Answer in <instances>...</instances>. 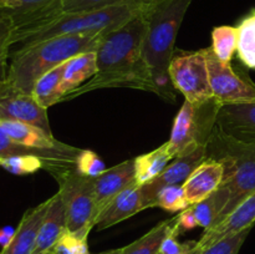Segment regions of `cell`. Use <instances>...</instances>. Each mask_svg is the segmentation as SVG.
Returning a JSON list of instances; mask_svg holds the SVG:
<instances>
[{"label":"cell","mask_w":255,"mask_h":254,"mask_svg":"<svg viewBox=\"0 0 255 254\" xmlns=\"http://www.w3.org/2000/svg\"><path fill=\"white\" fill-rule=\"evenodd\" d=\"M203 50L208 65L213 99L219 105L255 100V84L248 75L236 71L231 62H222L214 55L212 47Z\"/></svg>","instance_id":"9"},{"label":"cell","mask_w":255,"mask_h":254,"mask_svg":"<svg viewBox=\"0 0 255 254\" xmlns=\"http://www.w3.org/2000/svg\"><path fill=\"white\" fill-rule=\"evenodd\" d=\"M0 127L4 129V132L10 138L27 147L41 149H57V151L71 147L70 144L55 138L52 133H49L34 125L16 121H0Z\"/></svg>","instance_id":"21"},{"label":"cell","mask_w":255,"mask_h":254,"mask_svg":"<svg viewBox=\"0 0 255 254\" xmlns=\"http://www.w3.org/2000/svg\"><path fill=\"white\" fill-rule=\"evenodd\" d=\"M105 34L62 35L22 44L12 55L5 84L12 90L31 95L34 85L42 75L76 55L96 51Z\"/></svg>","instance_id":"3"},{"label":"cell","mask_w":255,"mask_h":254,"mask_svg":"<svg viewBox=\"0 0 255 254\" xmlns=\"http://www.w3.org/2000/svg\"><path fill=\"white\" fill-rule=\"evenodd\" d=\"M223 178L224 166L222 162L207 157L183 184L189 203L194 204L211 196L221 187Z\"/></svg>","instance_id":"19"},{"label":"cell","mask_w":255,"mask_h":254,"mask_svg":"<svg viewBox=\"0 0 255 254\" xmlns=\"http://www.w3.org/2000/svg\"><path fill=\"white\" fill-rule=\"evenodd\" d=\"M238 45L237 26L221 25L212 31V50L222 62H231Z\"/></svg>","instance_id":"28"},{"label":"cell","mask_w":255,"mask_h":254,"mask_svg":"<svg viewBox=\"0 0 255 254\" xmlns=\"http://www.w3.org/2000/svg\"><path fill=\"white\" fill-rule=\"evenodd\" d=\"M76 169L87 177H97L106 169L104 161L90 149H81L76 159Z\"/></svg>","instance_id":"35"},{"label":"cell","mask_w":255,"mask_h":254,"mask_svg":"<svg viewBox=\"0 0 255 254\" xmlns=\"http://www.w3.org/2000/svg\"><path fill=\"white\" fill-rule=\"evenodd\" d=\"M251 231L252 228H247L239 233L224 237L212 246L202 249L201 254H239Z\"/></svg>","instance_id":"31"},{"label":"cell","mask_w":255,"mask_h":254,"mask_svg":"<svg viewBox=\"0 0 255 254\" xmlns=\"http://www.w3.org/2000/svg\"><path fill=\"white\" fill-rule=\"evenodd\" d=\"M149 1L151 0H127L102 9L57 15L46 24L29 32L21 42L30 44L62 35L99 34L112 31L143 12Z\"/></svg>","instance_id":"5"},{"label":"cell","mask_w":255,"mask_h":254,"mask_svg":"<svg viewBox=\"0 0 255 254\" xmlns=\"http://www.w3.org/2000/svg\"><path fill=\"white\" fill-rule=\"evenodd\" d=\"M144 11L122 26L104 35L95 51L97 61L96 75L65 95L62 101H69L94 90L111 87H129L156 94L154 82L143 55V42L147 31Z\"/></svg>","instance_id":"1"},{"label":"cell","mask_w":255,"mask_h":254,"mask_svg":"<svg viewBox=\"0 0 255 254\" xmlns=\"http://www.w3.org/2000/svg\"><path fill=\"white\" fill-rule=\"evenodd\" d=\"M0 121H16L34 125L52 133L47 109L42 107L32 95L12 90L0 84Z\"/></svg>","instance_id":"11"},{"label":"cell","mask_w":255,"mask_h":254,"mask_svg":"<svg viewBox=\"0 0 255 254\" xmlns=\"http://www.w3.org/2000/svg\"><path fill=\"white\" fill-rule=\"evenodd\" d=\"M219 106L214 99L201 105L184 101L174 119L167 142L173 158L186 156L199 146H207L216 126Z\"/></svg>","instance_id":"6"},{"label":"cell","mask_w":255,"mask_h":254,"mask_svg":"<svg viewBox=\"0 0 255 254\" xmlns=\"http://www.w3.org/2000/svg\"><path fill=\"white\" fill-rule=\"evenodd\" d=\"M172 159L174 158L169 151L167 142L148 153L134 157L136 183L143 186V184L153 181L167 168Z\"/></svg>","instance_id":"23"},{"label":"cell","mask_w":255,"mask_h":254,"mask_svg":"<svg viewBox=\"0 0 255 254\" xmlns=\"http://www.w3.org/2000/svg\"><path fill=\"white\" fill-rule=\"evenodd\" d=\"M67 231L66 213L61 194L57 191L51 197L50 207L37 233L36 243L32 254H50L60 237Z\"/></svg>","instance_id":"20"},{"label":"cell","mask_w":255,"mask_h":254,"mask_svg":"<svg viewBox=\"0 0 255 254\" xmlns=\"http://www.w3.org/2000/svg\"><path fill=\"white\" fill-rule=\"evenodd\" d=\"M97 254H122V248L110 249V251H105V252H101V253H97Z\"/></svg>","instance_id":"39"},{"label":"cell","mask_w":255,"mask_h":254,"mask_svg":"<svg viewBox=\"0 0 255 254\" xmlns=\"http://www.w3.org/2000/svg\"><path fill=\"white\" fill-rule=\"evenodd\" d=\"M97 72V61L96 52L89 51L82 52L76 55L65 62L64 76H62L61 90L64 96L72 90L77 89L85 81H89L90 79L96 75ZM62 101V100H61Z\"/></svg>","instance_id":"22"},{"label":"cell","mask_w":255,"mask_h":254,"mask_svg":"<svg viewBox=\"0 0 255 254\" xmlns=\"http://www.w3.org/2000/svg\"><path fill=\"white\" fill-rule=\"evenodd\" d=\"M196 227H198V223H197V219L194 217L193 211H192V207L189 206L184 211L179 212L178 216H177L176 223H174V233L179 236V234L186 233L191 229H194Z\"/></svg>","instance_id":"37"},{"label":"cell","mask_w":255,"mask_h":254,"mask_svg":"<svg viewBox=\"0 0 255 254\" xmlns=\"http://www.w3.org/2000/svg\"><path fill=\"white\" fill-rule=\"evenodd\" d=\"M92 182H94L97 213L100 214L115 197L136 183L134 158L127 159L117 166L105 169L101 174L94 177Z\"/></svg>","instance_id":"15"},{"label":"cell","mask_w":255,"mask_h":254,"mask_svg":"<svg viewBox=\"0 0 255 254\" xmlns=\"http://www.w3.org/2000/svg\"><path fill=\"white\" fill-rule=\"evenodd\" d=\"M56 181L64 202L67 231L87 239L99 216L92 177L85 176L75 168Z\"/></svg>","instance_id":"7"},{"label":"cell","mask_w":255,"mask_h":254,"mask_svg":"<svg viewBox=\"0 0 255 254\" xmlns=\"http://www.w3.org/2000/svg\"><path fill=\"white\" fill-rule=\"evenodd\" d=\"M192 206L188 202L183 184H174L162 188L154 199L153 207H159L167 212H182Z\"/></svg>","instance_id":"29"},{"label":"cell","mask_w":255,"mask_h":254,"mask_svg":"<svg viewBox=\"0 0 255 254\" xmlns=\"http://www.w3.org/2000/svg\"><path fill=\"white\" fill-rule=\"evenodd\" d=\"M207 158V146H199L191 153L174 158L157 178L142 186L144 209L153 208L154 199L162 188L174 184H184L192 172Z\"/></svg>","instance_id":"13"},{"label":"cell","mask_w":255,"mask_h":254,"mask_svg":"<svg viewBox=\"0 0 255 254\" xmlns=\"http://www.w3.org/2000/svg\"><path fill=\"white\" fill-rule=\"evenodd\" d=\"M143 193L142 186L134 183L124 192L115 197L106 206V208L99 214L95 228L99 231L110 228L122 221L131 218L138 212L143 211Z\"/></svg>","instance_id":"18"},{"label":"cell","mask_w":255,"mask_h":254,"mask_svg":"<svg viewBox=\"0 0 255 254\" xmlns=\"http://www.w3.org/2000/svg\"><path fill=\"white\" fill-rule=\"evenodd\" d=\"M65 62L55 69L50 70L42 75L32 89V97L45 109L54 106L55 104L61 102L64 94L61 90L62 76H64Z\"/></svg>","instance_id":"25"},{"label":"cell","mask_w":255,"mask_h":254,"mask_svg":"<svg viewBox=\"0 0 255 254\" xmlns=\"http://www.w3.org/2000/svg\"><path fill=\"white\" fill-rule=\"evenodd\" d=\"M168 71L174 89L178 90L187 101L201 105L213 99L203 49L198 51L176 50Z\"/></svg>","instance_id":"8"},{"label":"cell","mask_w":255,"mask_h":254,"mask_svg":"<svg viewBox=\"0 0 255 254\" xmlns=\"http://www.w3.org/2000/svg\"><path fill=\"white\" fill-rule=\"evenodd\" d=\"M81 148L71 146L67 149H41L27 147L10 138L0 127V157L37 156L46 163V172L55 179L76 168V159Z\"/></svg>","instance_id":"12"},{"label":"cell","mask_w":255,"mask_h":254,"mask_svg":"<svg viewBox=\"0 0 255 254\" xmlns=\"http://www.w3.org/2000/svg\"><path fill=\"white\" fill-rule=\"evenodd\" d=\"M61 0H12L0 12L12 25V45L21 42L29 32L52 19Z\"/></svg>","instance_id":"10"},{"label":"cell","mask_w":255,"mask_h":254,"mask_svg":"<svg viewBox=\"0 0 255 254\" xmlns=\"http://www.w3.org/2000/svg\"><path fill=\"white\" fill-rule=\"evenodd\" d=\"M238 45L237 54L239 60L248 69L255 70V9L252 10L237 26Z\"/></svg>","instance_id":"27"},{"label":"cell","mask_w":255,"mask_h":254,"mask_svg":"<svg viewBox=\"0 0 255 254\" xmlns=\"http://www.w3.org/2000/svg\"><path fill=\"white\" fill-rule=\"evenodd\" d=\"M228 201V189L226 187H219L211 196L192 204V211H193L194 217H196L198 227H202L204 231H208L212 227L216 226Z\"/></svg>","instance_id":"24"},{"label":"cell","mask_w":255,"mask_h":254,"mask_svg":"<svg viewBox=\"0 0 255 254\" xmlns=\"http://www.w3.org/2000/svg\"><path fill=\"white\" fill-rule=\"evenodd\" d=\"M51 197L42 203L27 209L22 214L11 241L1 248L0 254H32L40 226L50 207Z\"/></svg>","instance_id":"16"},{"label":"cell","mask_w":255,"mask_h":254,"mask_svg":"<svg viewBox=\"0 0 255 254\" xmlns=\"http://www.w3.org/2000/svg\"><path fill=\"white\" fill-rule=\"evenodd\" d=\"M193 0H151L146 7L147 31L143 42L144 61L151 72L156 94L173 102L174 86L169 77L177 35Z\"/></svg>","instance_id":"2"},{"label":"cell","mask_w":255,"mask_h":254,"mask_svg":"<svg viewBox=\"0 0 255 254\" xmlns=\"http://www.w3.org/2000/svg\"><path fill=\"white\" fill-rule=\"evenodd\" d=\"M124 1H127V0H61V2L55 9L52 19L56 17L57 15L66 14V12H77L87 11V10L102 9V7L111 6V5H116Z\"/></svg>","instance_id":"32"},{"label":"cell","mask_w":255,"mask_h":254,"mask_svg":"<svg viewBox=\"0 0 255 254\" xmlns=\"http://www.w3.org/2000/svg\"><path fill=\"white\" fill-rule=\"evenodd\" d=\"M15 229L16 228H12V227L10 226L0 228V246H1V248H4V247L11 241V238L15 234Z\"/></svg>","instance_id":"38"},{"label":"cell","mask_w":255,"mask_h":254,"mask_svg":"<svg viewBox=\"0 0 255 254\" xmlns=\"http://www.w3.org/2000/svg\"><path fill=\"white\" fill-rule=\"evenodd\" d=\"M216 126L233 138L255 143V100L221 105Z\"/></svg>","instance_id":"14"},{"label":"cell","mask_w":255,"mask_h":254,"mask_svg":"<svg viewBox=\"0 0 255 254\" xmlns=\"http://www.w3.org/2000/svg\"><path fill=\"white\" fill-rule=\"evenodd\" d=\"M0 167L12 174H30L39 169L46 171V163L37 156L0 157Z\"/></svg>","instance_id":"30"},{"label":"cell","mask_w":255,"mask_h":254,"mask_svg":"<svg viewBox=\"0 0 255 254\" xmlns=\"http://www.w3.org/2000/svg\"><path fill=\"white\" fill-rule=\"evenodd\" d=\"M255 224V192L244 199L226 219L204 231L202 238L198 241L199 248L204 249L218 242L224 237L239 233L247 228H253Z\"/></svg>","instance_id":"17"},{"label":"cell","mask_w":255,"mask_h":254,"mask_svg":"<svg viewBox=\"0 0 255 254\" xmlns=\"http://www.w3.org/2000/svg\"><path fill=\"white\" fill-rule=\"evenodd\" d=\"M50 254H91L86 238L66 231L52 247Z\"/></svg>","instance_id":"34"},{"label":"cell","mask_w":255,"mask_h":254,"mask_svg":"<svg viewBox=\"0 0 255 254\" xmlns=\"http://www.w3.org/2000/svg\"><path fill=\"white\" fill-rule=\"evenodd\" d=\"M12 46V25L10 20L0 12V84H4L7 77V59L9 50Z\"/></svg>","instance_id":"33"},{"label":"cell","mask_w":255,"mask_h":254,"mask_svg":"<svg viewBox=\"0 0 255 254\" xmlns=\"http://www.w3.org/2000/svg\"><path fill=\"white\" fill-rule=\"evenodd\" d=\"M201 252H202V248H199V246H198V241H197V244H196V246H194L193 248H192L191 251H189L188 253H187V254H201Z\"/></svg>","instance_id":"40"},{"label":"cell","mask_w":255,"mask_h":254,"mask_svg":"<svg viewBox=\"0 0 255 254\" xmlns=\"http://www.w3.org/2000/svg\"><path fill=\"white\" fill-rule=\"evenodd\" d=\"M207 157L222 162L224 178L221 187L229 192V201L217 226L255 192V143L233 138L214 126L207 143Z\"/></svg>","instance_id":"4"},{"label":"cell","mask_w":255,"mask_h":254,"mask_svg":"<svg viewBox=\"0 0 255 254\" xmlns=\"http://www.w3.org/2000/svg\"><path fill=\"white\" fill-rule=\"evenodd\" d=\"M177 237L178 236L174 233L173 227V231L166 237V239L162 243L158 254H187L197 244L196 241H189L186 242V243H181V242H178Z\"/></svg>","instance_id":"36"},{"label":"cell","mask_w":255,"mask_h":254,"mask_svg":"<svg viewBox=\"0 0 255 254\" xmlns=\"http://www.w3.org/2000/svg\"><path fill=\"white\" fill-rule=\"evenodd\" d=\"M11 1L12 0H0V9H4V7H6Z\"/></svg>","instance_id":"41"},{"label":"cell","mask_w":255,"mask_h":254,"mask_svg":"<svg viewBox=\"0 0 255 254\" xmlns=\"http://www.w3.org/2000/svg\"><path fill=\"white\" fill-rule=\"evenodd\" d=\"M176 217L166 219L154 226L148 233L142 236L137 241L122 248V254H158L162 243L166 237L173 231Z\"/></svg>","instance_id":"26"}]
</instances>
